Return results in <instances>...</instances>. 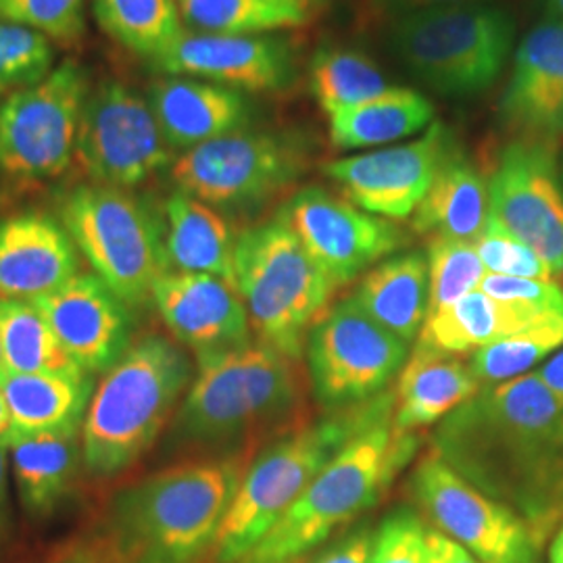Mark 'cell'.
<instances>
[{
  "mask_svg": "<svg viewBox=\"0 0 563 563\" xmlns=\"http://www.w3.org/2000/svg\"><path fill=\"white\" fill-rule=\"evenodd\" d=\"M434 451L543 541L563 518V405L537 374L483 386L432 437Z\"/></svg>",
  "mask_w": 563,
  "mask_h": 563,
  "instance_id": "obj_1",
  "label": "cell"
},
{
  "mask_svg": "<svg viewBox=\"0 0 563 563\" xmlns=\"http://www.w3.org/2000/svg\"><path fill=\"white\" fill-rule=\"evenodd\" d=\"M251 455L197 457L113 493L90 549L99 563H199L234 501Z\"/></svg>",
  "mask_w": 563,
  "mask_h": 563,
  "instance_id": "obj_2",
  "label": "cell"
},
{
  "mask_svg": "<svg viewBox=\"0 0 563 563\" xmlns=\"http://www.w3.org/2000/svg\"><path fill=\"white\" fill-rule=\"evenodd\" d=\"M197 363L199 372L169 422L172 453L251 455L257 441L302 426L301 362L253 341Z\"/></svg>",
  "mask_w": 563,
  "mask_h": 563,
  "instance_id": "obj_3",
  "label": "cell"
},
{
  "mask_svg": "<svg viewBox=\"0 0 563 563\" xmlns=\"http://www.w3.org/2000/svg\"><path fill=\"white\" fill-rule=\"evenodd\" d=\"M195 380L180 344L144 334L95 388L81 423L84 465L92 476L111 478L157 443Z\"/></svg>",
  "mask_w": 563,
  "mask_h": 563,
  "instance_id": "obj_4",
  "label": "cell"
},
{
  "mask_svg": "<svg viewBox=\"0 0 563 563\" xmlns=\"http://www.w3.org/2000/svg\"><path fill=\"white\" fill-rule=\"evenodd\" d=\"M393 409L395 388H388L372 401L325 413L320 422L302 423L267 444L249 463L223 518L211 553L216 563H241L342 446L393 416Z\"/></svg>",
  "mask_w": 563,
  "mask_h": 563,
  "instance_id": "obj_5",
  "label": "cell"
},
{
  "mask_svg": "<svg viewBox=\"0 0 563 563\" xmlns=\"http://www.w3.org/2000/svg\"><path fill=\"white\" fill-rule=\"evenodd\" d=\"M416 449V434H397L393 416L372 423L342 446L241 563L301 562L378 504Z\"/></svg>",
  "mask_w": 563,
  "mask_h": 563,
  "instance_id": "obj_6",
  "label": "cell"
},
{
  "mask_svg": "<svg viewBox=\"0 0 563 563\" xmlns=\"http://www.w3.org/2000/svg\"><path fill=\"white\" fill-rule=\"evenodd\" d=\"M234 286L257 341L297 362L336 288L280 218L236 239Z\"/></svg>",
  "mask_w": 563,
  "mask_h": 563,
  "instance_id": "obj_7",
  "label": "cell"
},
{
  "mask_svg": "<svg viewBox=\"0 0 563 563\" xmlns=\"http://www.w3.org/2000/svg\"><path fill=\"white\" fill-rule=\"evenodd\" d=\"M59 220L81 257L125 305L153 301V288L172 272L165 222L134 190L86 181L59 199Z\"/></svg>",
  "mask_w": 563,
  "mask_h": 563,
  "instance_id": "obj_8",
  "label": "cell"
},
{
  "mask_svg": "<svg viewBox=\"0 0 563 563\" xmlns=\"http://www.w3.org/2000/svg\"><path fill=\"white\" fill-rule=\"evenodd\" d=\"M390 48L432 92L474 97L488 90L514 51V18L493 4L409 13L393 21Z\"/></svg>",
  "mask_w": 563,
  "mask_h": 563,
  "instance_id": "obj_9",
  "label": "cell"
},
{
  "mask_svg": "<svg viewBox=\"0 0 563 563\" xmlns=\"http://www.w3.org/2000/svg\"><path fill=\"white\" fill-rule=\"evenodd\" d=\"M309 165L299 134L239 130L188 148L169 167L176 190L218 209L246 213L286 192Z\"/></svg>",
  "mask_w": 563,
  "mask_h": 563,
  "instance_id": "obj_10",
  "label": "cell"
},
{
  "mask_svg": "<svg viewBox=\"0 0 563 563\" xmlns=\"http://www.w3.org/2000/svg\"><path fill=\"white\" fill-rule=\"evenodd\" d=\"M92 81L78 60L0 101V172L13 180L63 176L76 162L81 111Z\"/></svg>",
  "mask_w": 563,
  "mask_h": 563,
  "instance_id": "obj_11",
  "label": "cell"
},
{
  "mask_svg": "<svg viewBox=\"0 0 563 563\" xmlns=\"http://www.w3.org/2000/svg\"><path fill=\"white\" fill-rule=\"evenodd\" d=\"M174 153L146 95L118 78L90 86L76 146V163L88 181L136 190L169 172Z\"/></svg>",
  "mask_w": 563,
  "mask_h": 563,
  "instance_id": "obj_12",
  "label": "cell"
},
{
  "mask_svg": "<svg viewBox=\"0 0 563 563\" xmlns=\"http://www.w3.org/2000/svg\"><path fill=\"white\" fill-rule=\"evenodd\" d=\"M313 397L325 413L376 399L409 360V344L363 313L353 297L325 311L305 342Z\"/></svg>",
  "mask_w": 563,
  "mask_h": 563,
  "instance_id": "obj_13",
  "label": "cell"
},
{
  "mask_svg": "<svg viewBox=\"0 0 563 563\" xmlns=\"http://www.w3.org/2000/svg\"><path fill=\"white\" fill-rule=\"evenodd\" d=\"M411 493L439 532L483 563H541V539L511 507L484 495L437 455L411 476Z\"/></svg>",
  "mask_w": 563,
  "mask_h": 563,
  "instance_id": "obj_14",
  "label": "cell"
},
{
  "mask_svg": "<svg viewBox=\"0 0 563 563\" xmlns=\"http://www.w3.org/2000/svg\"><path fill=\"white\" fill-rule=\"evenodd\" d=\"M490 220L563 274V176L558 146L514 139L488 176Z\"/></svg>",
  "mask_w": 563,
  "mask_h": 563,
  "instance_id": "obj_15",
  "label": "cell"
},
{
  "mask_svg": "<svg viewBox=\"0 0 563 563\" xmlns=\"http://www.w3.org/2000/svg\"><path fill=\"white\" fill-rule=\"evenodd\" d=\"M334 286L360 278L407 242L401 228L328 192L307 186L284 202L278 216Z\"/></svg>",
  "mask_w": 563,
  "mask_h": 563,
  "instance_id": "obj_16",
  "label": "cell"
},
{
  "mask_svg": "<svg viewBox=\"0 0 563 563\" xmlns=\"http://www.w3.org/2000/svg\"><path fill=\"white\" fill-rule=\"evenodd\" d=\"M451 146V132L434 120L418 141L325 163L323 174L355 207L401 222L422 202Z\"/></svg>",
  "mask_w": 563,
  "mask_h": 563,
  "instance_id": "obj_17",
  "label": "cell"
},
{
  "mask_svg": "<svg viewBox=\"0 0 563 563\" xmlns=\"http://www.w3.org/2000/svg\"><path fill=\"white\" fill-rule=\"evenodd\" d=\"M159 76L213 81L241 92H278L295 78L288 42L267 34H205L184 30L178 42L151 63Z\"/></svg>",
  "mask_w": 563,
  "mask_h": 563,
  "instance_id": "obj_18",
  "label": "cell"
},
{
  "mask_svg": "<svg viewBox=\"0 0 563 563\" xmlns=\"http://www.w3.org/2000/svg\"><path fill=\"white\" fill-rule=\"evenodd\" d=\"M34 305L71 362L92 376L109 372L134 342L132 307L95 274L74 276Z\"/></svg>",
  "mask_w": 563,
  "mask_h": 563,
  "instance_id": "obj_19",
  "label": "cell"
},
{
  "mask_svg": "<svg viewBox=\"0 0 563 563\" xmlns=\"http://www.w3.org/2000/svg\"><path fill=\"white\" fill-rule=\"evenodd\" d=\"M153 305L174 339L197 360L251 344V322L234 284L209 274L167 272L153 288Z\"/></svg>",
  "mask_w": 563,
  "mask_h": 563,
  "instance_id": "obj_20",
  "label": "cell"
},
{
  "mask_svg": "<svg viewBox=\"0 0 563 563\" xmlns=\"http://www.w3.org/2000/svg\"><path fill=\"white\" fill-rule=\"evenodd\" d=\"M499 118L516 139H563V18L537 23L516 48Z\"/></svg>",
  "mask_w": 563,
  "mask_h": 563,
  "instance_id": "obj_21",
  "label": "cell"
},
{
  "mask_svg": "<svg viewBox=\"0 0 563 563\" xmlns=\"http://www.w3.org/2000/svg\"><path fill=\"white\" fill-rule=\"evenodd\" d=\"M80 274V251L69 232L42 211L0 222V299L34 301Z\"/></svg>",
  "mask_w": 563,
  "mask_h": 563,
  "instance_id": "obj_22",
  "label": "cell"
},
{
  "mask_svg": "<svg viewBox=\"0 0 563 563\" xmlns=\"http://www.w3.org/2000/svg\"><path fill=\"white\" fill-rule=\"evenodd\" d=\"M163 136L174 151H188L249 128L253 107L241 90L213 81L162 76L146 90Z\"/></svg>",
  "mask_w": 563,
  "mask_h": 563,
  "instance_id": "obj_23",
  "label": "cell"
},
{
  "mask_svg": "<svg viewBox=\"0 0 563 563\" xmlns=\"http://www.w3.org/2000/svg\"><path fill=\"white\" fill-rule=\"evenodd\" d=\"M481 388L483 384L474 376L470 363L457 355L416 344L395 388L393 430L397 434H416L422 428L443 422L463 402L476 397Z\"/></svg>",
  "mask_w": 563,
  "mask_h": 563,
  "instance_id": "obj_24",
  "label": "cell"
},
{
  "mask_svg": "<svg viewBox=\"0 0 563 563\" xmlns=\"http://www.w3.org/2000/svg\"><path fill=\"white\" fill-rule=\"evenodd\" d=\"M0 393L11 422L4 437L80 430L95 393V376L80 367L41 374L7 372Z\"/></svg>",
  "mask_w": 563,
  "mask_h": 563,
  "instance_id": "obj_25",
  "label": "cell"
},
{
  "mask_svg": "<svg viewBox=\"0 0 563 563\" xmlns=\"http://www.w3.org/2000/svg\"><path fill=\"white\" fill-rule=\"evenodd\" d=\"M490 220L488 178L453 144L437 178L411 216V228L426 236L476 242Z\"/></svg>",
  "mask_w": 563,
  "mask_h": 563,
  "instance_id": "obj_26",
  "label": "cell"
},
{
  "mask_svg": "<svg viewBox=\"0 0 563 563\" xmlns=\"http://www.w3.org/2000/svg\"><path fill=\"white\" fill-rule=\"evenodd\" d=\"M165 253L172 272L209 274L234 284L236 239L218 209L174 190L163 202Z\"/></svg>",
  "mask_w": 563,
  "mask_h": 563,
  "instance_id": "obj_27",
  "label": "cell"
},
{
  "mask_svg": "<svg viewBox=\"0 0 563 563\" xmlns=\"http://www.w3.org/2000/svg\"><path fill=\"white\" fill-rule=\"evenodd\" d=\"M555 316H563V311L497 301L478 288L460 301L430 313L423 322L418 344L451 355L476 353L486 344L507 339Z\"/></svg>",
  "mask_w": 563,
  "mask_h": 563,
  "instance_id": "obj_28",
  "label": "cell"
},
{
  "mask_svg": "<svg viewBox=\"0 0 563 563\" xmlns=\"http://www.w3.org/2000/svg\"><path fill=\"white\" fill-rule=\"evenodd\" d=\"M428 260L413 251L376 263L351 297L384 330L413 344L428 318Z\"/></svg>",
  "mask_w": 563,
  "mask_h": 563,
  "instance_id": "obj_29",
  "label": "cell"
},
{
  "mask_svg": "<svg viewBox=\"0 0 563 563\" xmlns=\"http://www.w3.org/2000/svg\"><path fill=\"white\" fill-rule=\"evenodd\" d=\"M13 462L21 504L30 516H48L67 497L84 462L80 430L2 437Z\"/></svg>",
  "mask_w": 563,
  "mask_h": 563,
  "instance_id": "obj_30",
  "label": "cell"
},
{
  "mask_svg": "<svg viewBox=\"0 0 563 563\" xmlns=\"http://www.w3.org/2000/svg\"><path fill=\"white\" fill-rule=\"evenodd\" d=\"M328 120L330 142L339 151L374 148L428 130L434 121V104L416 90L395 86L380 99L344 109Z\"/></svg>",
  "mask_w": 563,
  "mask_h": 563,
  "instance_id": "obj_31",
  "label": "cell"
},
{
  "mask_svg": "<svg viewBox=\"0 0 563 563\" xmlns=\"http://www.w3.org/2000/svg\"><path fill=\"white\" fill-rule=\"evenodd\" d=\"M102 34L144 63L162 57L186 30L176 0H92Z\"/></svg>",
  "mask_w": 563,
  "mask_h": 563,
  "instance_id": "obj_32",
  "label": "cell"
},
{
  "mask_svg": "<svg viewBox=\"0 0 563 563\" xmlns=\"http://www.w3.org/2000/svg\"><path fill=\"white\" fill-rule=\"evenodd\" d=\"M393 88L378 65L353 48L322 46L309 60V90L328 118L380 99Z\"/></svg>",
  "mask_w": 563,
  "mask_h": 563,
  "instance_id": "obj_33",
  "label": "cell"
},
{
  "mask_svg": "<svg viewBox=\"0 0 563 563\" xmlns=\"http://www.w3.org/2000/svg\"><path fill=\"white\" fill-rule=\"evenodd\" d=\"M181 21L205 34H267L301 27L309 9L301 0H176Z\"/></svg>",
  "mask_w": 563,
  "mask_h": 563,
  "instance_id": "obj_34",
  "label": "cell"
},
{
  "mask_svg": "<svg viewBox=\"0 0 563 563\" xmlns=\"http://www.w3.org/2000/svg\"><path fill=\"white\" fill-rule=\"evenodd\" d=\"M0 346L7 372L13 374L78 367L34 301L0 299Z\"/></svg>",
  "mask_w": 563,
  "mask_h": 563,
  "instance_id": "obj_35",
  "label": "cell"
},
{
  "mask_svg": "<svg viewBox=\"0 0 563 563\" xmlns=\"http://www.w3.org/2000/svg\"><path fill=\"white\" fill-rule=\"evenodd\" d=\"M563 346V316L534 323L522 332L486 344L472 355V372L483 386L520 378Z\"/></svg>",
  "mask_w": 563,
  "mask_h": 563,
  "instance_id": "obj_36",
  "label": "cell"
},
{
  "mask_svg": "<svg viewBox=\"0 0 563 563\" xmlns=\"http://www.w3.org/2000/svg\"><path fill=\"white\" fill-rule=\"evenodd\" d=\"M428 316L481 288L484 265L474 242L432 236L428 242Z\"/></svg>",
  "mask_w": 563,
  "mask_h": 563,
  "instance_id": "obj_37",
  "label": "cell"
},
{
  "mask_svg": "<svg viewBox=\"0 0 563 563\" xmlns=\"http://www.w3.org/2000/svg\"><path fill=\"white\" fill-rule=\"evenodd\" d=\"M55 44L9 21H0V101L44 80L55 69Z\"/></svg>",
  "mask_w": 563,
  "mask_h": 563,
  "instance_id": "obj_38",
  "label": "cell"
},
{
  "mask_svg": "<svg viewBox=\"0 0 563 563\" xmlns=\"http://www.w3.org/2000/svg\"><path fill=\"white\" fill-rule=\"evenodd\" d=\"M88 0H0V21H9L44 38L71 46L86 34Z\"/></svg>",
  "mask_w": 563,
  "mask_h": 563,
  "instance_id": "obj_39",
  "label": "cell"
},
{
  "mask_svg": "<svg viewBox=\"0 0 563 563\" xmlns=\"http://www.w3.org/2000/svg\"><path fill=\"white\" fill-rule=\"evenodd\" d=\"M367 563H430L428 526L411 507L393 509L374 528Z\"/></svg>",
  "mask_w": 563,
  "mask_h": 563,
  "instance_id": "obj_40",
  "label": "cell"
},
{
  "mask_svg": "<svg viewBox=\"0 0 563 563\" xmlns=\"http://www.w3.org/2000/svg\"><path fill=\"white\" fill-rule=\"evenodd\" d=\"M478 257L488 274L509 276V278H530V280H551L553 272L549 265L522 241L511 236L507 230L493 220L474 242Z\"/></svg>",
  "mask_w": 563,
  "mask_h": 563,
  "instance_id": "obj_41",
  "label": "cell"
},
{
  "mask_svg": "<svg viewBox=\"0 0 563 563\" xmlns=\"http://www.w3.org/2000/svg\"><path fill=\"white\" fill-rule=\"evenodd\" d=\"M481 290L497 301L516 302L544 311H563V288L553 280H530L486 274Z\"/></svg>",
  "mask_w": 563,
  "mask_h": 563,
  "instance_id": "obj_42",
  "label": "cell"
},
{
  "mask_svg": "<svg viewBox=\"0 0 563 563\" xmlns=\"http://www.w3.org/2000/svg\"><path fill=\"white\" fill-rule=\"evenodd\" d=\"M374 539L372 523L363 522L346 530L339 541L328 544L309 563H367Z\"/></svg>",
  "mask_w": 563,
  "mask_h": 563,
  "instance_id": "obj_43",
  "label": "cell"
},
{
  "mask_svg": "<svg viewBox=\"0 0 563 563\" xmlns=\"http://www.w3.org/2000/svg\"><path fill=\"white\" fill-rule=\"evenodd\" d=\"M490 0H374L372 7L383 11L386 15H393L395 20L409 15V13H422L434 9H453V7H470V4H488Z\"/></svg>",
  "mask_w": 563,
  "mask_h": 563,
  "instance_id": "obj_44",
  "label": "cell"
},
{
  "mask_svg": "<svg viewBox=\"0 0 563 563\" xmlns=\"http://www.w3.org/2000/svg\"><path fill=\"white\" fill-rule=\"evenodd\" d=\"M428 551L430 563H483L467 549H463L462 544L434 528H428Z\"/></svg>",
  "mask_w": 563,
  "mask_h": 563,
  "instance_id": "obj_45",
  "label": "cell"
},
{
  "mask_svg": "<svg viewBox=\"0 0 563 563\" xmlns=\"http://www.w3.org/2000/svg\"><path fill=\"white\" fill-rule=\"evenodd\" d=\"M534 374L547 386V390L563 405V349L549 362H544Z\"/></svg>",
  "mask_w": 563,
  "mask_h": 563,
  "instance_id": "obj_46",
  "label": "cell"
},
{
  "mask_svg": "<svg viewBox=\"0 0 563 563\" xmlns=\"http://www.w3.org/2000/svg\"><path fill=\"white\" fill-rule=\"evenodd\" d=\"M7 444L0 441V532L9 522V488H7Z\"/></svg>",
  "mask_w": 563,
  "mask_h": 563,
  "instance_id": "obj_47",
  "label": "cell"
},
{
  "mask_svg": "<svg viewBox=\"0 0 563 563\" xmlns=\"http://www.w3.org/2000/svg\"><path fill=\"white\" fill-rule=\"evenodd\" d=\"M53 563H99L97 562V558L92 555V551L90 549H80V551H71V553H67V555H63L59 558L57 562Z\"/></svg>",
  "mask_w": 563,
  "mask_h": 563,
  "instance_id": "obj_48",
  "label": "cell"
},
{
  "mask_svg": "<svg viewBox=\"0 0 563 563\" xmlns=\"http://www.w3.org/2000/svg\"><path fill=\"white\" fill-rule=\"evenodd\" d=\"M549 563H563V526L558 530L549 549Z\"/></svg>",
  "mask_w": 563,
  "mask_h": 563,
  "instance_id": "obj_49",
  "label": "cell"
},
{
  "mask_svg": "<svg viewBox=\"0 0 563 563\" xmlns=\"http://www.w3.org/2000/svg\"><path fill=\"white\" fill-rule=\"evenodd\" d=\"M9 409H7V402H4V397H2V393H0V439L9 432Z\"/></svg>",
  "mask_w": 563,
  "mask_h": 563,
  "instance_id": "obj_50",
  "label": "cell"
},
{
  "mask_svg": "<svg viewBox=\"0 0 563 563\" xmlns=\"http://www.w3.org/2000/svg\"><path fill=\"white\" fill-rule=\"evenodd\" d=\"M547 7L553 18H563V0H547Z\"/></svg>",
  "mask_w": 563,
  "mask_h": 563,
  "instance_id": "obj_51",
  "label": "cell"
},
{
  "mask_svg": "<svg viewBox=\"0 0 563 563\" xmlns=\"http://www.w3.org/2000/svg\"><path fill=\"white\" fill-rule=\"evenodd\" d=\"M302 4L311 11V9H318V7H322V4H325L328 0H301Z\"/></svg>",
  "mask_w": 563,
  "mask_h": 563,
  "instance_id": "obj_52",
  "label": "cell"
},
{
  "mask_svg": "<svg viewBox=\"0 0 563 563\" xmlns=\"http://www.w3.org/2000/svg\"><path fill=\"white\" fill-rule=\"evenodd\" d=\"M7 374V365H4V357H2V346H0V380H2V376Z\"/></svg>",
  "mask_w": 563,
  "mask_h": 563,
  "instance_id": "obj_53",
  "label": "cell"
},
{
  "mask_svg": "<svg viewBox=\"0 0 563 563\" xmlns=\"http://www.w3.org/2000/svg\"><path fill=\"white\" fill-rule=\"evenodd\" d=\"M369 2H374V0H369Z\"/></svg>",
  "mask_w": 563,
  "mask_h": 563,
  "instance_id": "obj_54",
  "label": "cell"
},
{
  "mask_svg": "<svg viewBox=\"0 0 563 563\" xmlns=\"http://www.w3.org/2000/svg\"><path fill=\"white\" fill-rule=\"evenodd\" d=\"M562 176H563V169H562Z\"/></svg>",
  "mask_w": 563,
  "mask_h": 563,
  "instance_id": "obj_55",
  "label": "cell"
}]
</instances>
